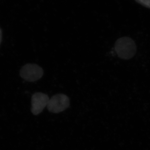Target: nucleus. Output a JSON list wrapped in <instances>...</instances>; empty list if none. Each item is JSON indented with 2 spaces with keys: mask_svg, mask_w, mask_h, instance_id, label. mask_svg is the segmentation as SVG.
<instances>
[{
  "mask_svg": "<svg viewBox=\"0 0 150 150\" xmlns=\"http://www.w3.org/2000/svg\"><path fill=\"white\" fill-rule=\"evenodd\" d=\"M114 48L118 57L123 60L131 59L137 54V45L134 40L129 37L124 36L117 39Z\"/></svg>",
  "mask_w": 150,
  "mask_h": 150,
  "instance_id": "obj_1",
  "label": "nucleus"
},
{
  "mask_svg": "<svg viewBox=\"0 0 150 150\" xmlns=\"http://www.w3.org/2000/svg\"><path fill=\"white\" fill-rule=\"evenodd\" d=\"M42 68L36 64H28L22 67L20 75L23 79L29 82H34L40 79L43 76Z\"/></svg>",
  "mask_w": 150,
  "mask_h": 150,
  "instance_id": "obj_2",
  "label": "nucleus"
},
{
  "mask_svg": "<svg viewBox=\"0 0 150 150\" xmlns=\"http://www.w3.org/2000/svg\"><path fill=\"white\" fill-rule=\"evenodd\" d=\"M70 105L69 97L63 94H57L49 99L47 107L53 113H59L67 109Z\"/></svg>",
  "mask_w": 150,
  "mask_h": 150,
  "instance_id": "obj_3",
  "label": "nucleus"
},
{
  "mask_svg": "<svg viewBox=\"0 0 150 150\" xmlns=\"http://www.w3.org/2000/svg\"><path fill=\"white\" fill-rule=\"evenodd\" d=\"M49 100V97L46 94L35 93L31 98V112L34 115H38L47 106Z\"/></svg>",
  "mask_w": 150,
  "mask_h": 150,
  "instance_id": "obj_4",
  "label": "nucleus"
},
{
  "mask_svg": "<svg viewBox=\"0 0 150 150\" xmlns=\"http://www.w3.org/2000/svg\"><path fill=\"white\" fill-rule=\"evenodd\" d=\"M137 2L144 6L145 7L150 8V0H135Z\"/></svg>",
  "mask_w": 150,
  "mask_h": 150,
  "instance_id": "obj_5",
  "label": "nucleus"
},
{
  "mask_svg": "<svg viewBox=\"0 0 150 150\" xmlns=\"http://www.w3.org/2000/svg\"><path fill=\"white\" fill-rule=\"evenodd\" d=\"M2 40V31L1 30V28H0V44H1V41Z\"/></svg>",
  "mask_w": 150,
  "mask_h": 150,
  "instance_id": "obj_6",
  "label": "nucleus"
}]
</instances>
